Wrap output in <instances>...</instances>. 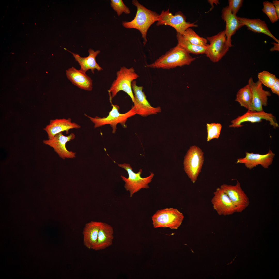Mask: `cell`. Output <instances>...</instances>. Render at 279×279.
<instances>
[{"label":"cell","instance_id":"obj_1","mask_svg":"<svg viewBox=\"0 0 279 279\" xmlns=\"http://www.w3.org/2000/svg\"><path fill=\"white\" fill-rule=\"evenodd\" d=\"M196 59L178 44L154 62L146 66L152 68L169 69L189 65Z\"/></svg>","mask_w":279,"mask_h":279},{"label":"cell","instance_id":"obj_2","mask_svg":"<svg viewBox=\"0 0 279 279\" xmlns=\"http://www.w3.org/2000/svg\"><path fill=\"white\" fill-rule=\"evenodd\" d=\"M132 2L137 8L135 16L130 21H123L122 25L126 28H134L138 30L141 34L144 46L147 41L148 30L152 25L158 20L159 14L147 9L137 0H132Z\"/></svg>","mask_w":279,"mask_h":279},{"label":"cell","instance_id":"obj_3","mask_svg":"<svg viewBox=\"0 0 279 279\" xmlns=\"http://www.w3.org/2000/svg\"><path fill=\"white\" fill-rule=\"evenodd\" d=\"M116 74V79L113 82L108 90L109 93L111 94V100L119 92L123 91L128 95L134 102V98L131 84L133 81L138 77V75L135 72L133 67L128 68L125 66L121 67L117 72Z\"/></svg>","mask_w":279,"mask_h":279},{"label":"cell","instance_id":"obj_4","mask_svg":"<svg viewBox=\"0 0 279 279\" xmlns=\"http://www.w3.org/2000/svg\"><path fill=\"white\" fill-rule=\"evenodd\" d=\"M112 109L106 117L101 118L96 116L92 117L85 114V115L94 124V128L99 127L106 125H110L112 128V133L114 134L116 131L117 125L120 124L124 128H126V122L128 118L135 115L136 113L132 106L131 109L127 112L121 114L119 112V106L111 104Z\"/></svg>","mask_w":279,"mask_h":279},{"label":"cell","instance_id":"obj_5","mask_svg":"<svg viewBox=\"0 0 279 279\" xmlns=\"http://www.w3.org/2000/svg\"><path fill=\"white\" fill-rule=\"evenodd\" d=\"M118 165L126 170L128 173V178L122 175L121 177L125 182L124 187L127 191L129 192L130 197H132L134 194L142 189L149 188L148 184L151 182L154 176L153 173L150 172V175L142 178L141 176L142 172V169H140L139 172L136 173L133 171L132 167L129 164L125 163Z\"/></svg>","mask_w":279,"mask_h":279},{"label":"cell","instance_id":"obj_6","mask_svg":"<svg viewBox=\"0 0 279 279\" xmlns=\"http://www.w3.org/2000/svg\"><path fill=\"white\" fill-rule=\"evenodd\" d=\"M151 218L155 228H169L176 229L180 226L184 216L177 209L170 208L157 211Z\"/></svg>","mask_w":279,"mask_h":279},{"label":"cell","instance_id":"obj_7","mask_svg":"<svg viewBox=\"0 0 279 279\" xmlns=\"http://www.w3.org/2000/svg\"><path fill=\"white\" fill-rule=\"evenodd\" d=\"M204 161L202 150L196 145L190 146L184 157L183 165L185 172L193 183L197 179Z\"/></svg>","mask_w":279,"mask_h":279},{"label":"cell","instance_id":"obj_8","mask_svg":"<svg viewBox=\"0 0 279 279\" xmlns=\"http://www.w3.org/2000/svg\"><path fill=\"white\" fill-rule=\"evenodd\" d=\"M157 22V26L164 25H169L174 28L176 33L182 35L184 34L188 28L198 26L195 22L191 23L187 22L186 17L181 11H178L173 15L170 12L169 9L166 11H162Z\"/></svg>","mask_w":279,"mask_h":279},{"label":"cell","instance_id":"obj_9","mask_svg":"<svg viewBox=\"0 0 279 279\" xmlns=\"http://www.w3.org/2000/svg\"><path fill=\"white\" fill-rule=\"evenodd\" d=\"M207 40L210 44L207 46L205 54L213 62H218L226 55L229 48L227 43L225 30L215 35L207 37Z\"/></svg>","mask_w":279,"mask_h":279},{"label":"cell","instance_id":"obj_10","mask_svg":"<svg viewBox=\"0 0 279 279\" xmlns=\"http://www.w3.org/2000/svg\"><path fill=\"white\" fill-rule=\"evenodd\" d=\"M131 86L134 94V106H133L136 114L146 117L161 112L160 107H153L151 105L146 98L144 92L143 91L142 86H137L135 80L132 82Z\"/></svg>","mask_w":279,"mask_h":279},{"label":"cell","instance_id":"obj_11","mask_svg":"<svg viewBox=\"0 0 279 279\" xmlns=\"http://www.w3.org/2000/svg\"><path fill=\"white\" fill-rule=\"evenodd\" d=\"M264 119L268 121L270 124L274 128L279 127L276 117L272 114L266 112L263 110L257 111L249 110L243 115L239 116L232 120L231 121V124L229 126V127L238 128L242 127L243 125L242 124L244 122H260Z\"/></svg>","mask_w":279,"mask_h":279},{"label":"cell","instance_id":"obj_12","mask_svg":"<svg viewBox=\"0 0 279 279\" xmlns=\"http://www.w3.org/2000/svg\"><path fill=\"white\" fill-rule=\"evenodd\" d=\"M220 188L229 198L236 208V212H242L249 205V198L242 189L238 181L235 185L223 184Z\"/></svg>","mask_w":279,"mask_h":279},{"label":"cell","instance_id":"obj_13","mask_svg":"<svg viewBox=\"0 0 279 279\" xmlns=\"http://www.w3.org/2000/svg\"><path fill=\"white\" fill-rule=\"evenodd\" d=\"M75 137V135L73 133L66 136L61 132L57 134L51 138L44 140L43 142L53 148L55 151L63 159L73 158L75 157V153L67 150L66 145L67 142L74 139Z\"/></svg>","mask_w":279,"mask_h":279},{"label":"cell","instance_id":"obj_14","mask_svg":"<svg viewBox=\"0 0 279 279\" xmlns=\"http://www.w3.org/2000/svg\"><path fill=\"white\" fill-rule=\"evenodd\" d=\"M248 84L251 87L252 92L251 104L249 110L260 111H263V106H266L268 104V97L271 96L270 92L263 89L262 84L259 80L254 81L251 77Z\"/></svg>","mask_w":279,"mask_h":279},{"label":"cell","instance_id":"obj_15","mask_svg":"<svg viewBox=\"0 0 279 279\" xmlns=\"http://www.w3.org/2000/svg\"><path fill=\"white\" fill-rule=\"evenodd\" d=\"M211 200L214 209L220 215L226 216L236 212V208L227 194L220 187L216 189Z\"/></svg>","mask_w":279,"mask_h":279},{"label":"cell","instance_id":"obj_16","mask_svg":"<svg viewBox=\"0 0 279 279\" xmlns=\"http://www.w3.org/2000/svg\"><path fill=\"white\" fill-rule=\"evenodd\" d=\"M245 156L237 159V163L244 164L247 168L251 169L259 165L265 168H268L272 163L275 154L270 149L265 154L253 153H245Z\"/></svg>","mask_w":279,"mask_h":279},{"label":"cell","instance_id":"obj_17","mask_svg":"<svg viewBox=\"0 0 279 279\" xmlns=\"http://www.w3.org/2000/svg\"><path fill=\"white\" fill-rule=\"evenodd\" d=\"M221 17L226 23L225 35L228 45L229 48L233 46L231 44L232 36L244 26L241 23L236 15L231 12L228 6L222 9Z\"/></svg>","mask_w":279,"mask_h":279},{"label":"cell","instance_id":"obj_18","mask_svg":"<svg viewBox=\"0 0 279 279\" xmlns=\"http://www.w3.org/2000/svg\"><path fill=\"white\" fill-rule=\"evenodd\" d=\"M80 125L72 122L70 118L56 119L50 120L49 124L43 129L47 133L49 139L53 137L57 134L63 131L68 132L70 129H79Z\"/></svg>","mask_w":279,"mask_h":279},{"label":"cell","instance_id":"obj_19","mask_svg":"<svg viewBox=\"0 0 279 279\" xmlns=\"http://www.w3.org/2000/svg\"><path fill=\"white\" fill-rule=\"evenodd\" d=\"M66 73L68 79L78 88L86 90H92V80L86 73L72 67L66 70Z\"/></svg>","mask_w":279,"mask_h":279},{"label":"cell","instance_id":"obj_20","mask_svg":"<svg viewBox=\"0 0 279 279\" xmlns=\"http://www.w3.org/2000/svg\"><path fill=\"white\" fill-rule=\"evenodd\" d=\"M65 49L72 53L76 61L78 62L80 66V70L86 73L89 69L92 73H94V71L96 69L98 71L103 70L102 68L97 63L96 58L99 53L100 51L97 50L95 51L90 48L88 50L89 54L86 57H82L78 54L73 53L70 51Z\"/></svg>","mask_w":279,"mask_h":279},{"label":"cell","instance_id":"obj_21","mask_svg":"<svg viewBox=\"0 0 279 279\" xmlns=\"http://www.w3.org/2000/svg\"><path fill=\"white\" fill-rule=\"evenodd\" d=\"M114 230L110 225L103 222L99 230L97 241L92 250L98 251L104 249L112 244Z\"/></svg>","mask_w":279,"mask_h":279},{"label":"cell","instance_id":"obj_22","mask_svg":"<svg viewBox=\"0 0 279 279\" xmlns=\"http://www.w3.org/2000/svg\"><path fill=\"white\" fill-rule=\"evenodd\" d=\"M102 222L91 221L86 223L83 232L84 245L89 249H92L96 245L98 232Z\"/></svg>","mask_w":279,"mask_h":279},{"label":"cell","instance_id":"obj_23","mask_svg":"<svg viewBox=\"0 0 279 279\" xmlns=\"http://www.w3.org/2000/svg\"><path fill=\"white\" fill-rule=\"evenodd\" d=\"M238 18L241 23L244 26H246L249 30L254 33L264 34L273 39L277 43H279V40L272 34L264 21L259 19Z\"/></svg>","mask_w":279,"mask_h":279},{"label":"cell","instance_id":"obj_24","mask_svg":"<svg viewBox=\"0 0 279 279\" xmlns=\"http://www.w3.org/2000/svg\"><path fill=\"white\" fill-rule=\"evenodd\" d=\"M252 99V92L250 85L248 84L240 89L237 92L235 101L241 106L248 110L250 109Z\"/></svg>","mask_w":279,"mask_h":279},{"label":"cell","instance_id":"obj_25","mask_svg":"<svg viewBox=\"0 0 279 279\" xmlns=\"http://www.w3.org/2000/svg\"><path fill=\"white\" fill-rule=\"evenodd\" d=\"M178 44L189 53L196 55L206 53L207 47L193 44L185 39L182 35L176 33Z\"/></svg>","mask_w":279,"mask_h":279},{"label":"cell","instance_id":"obj_26","mask_svg":"<svg viewBox=\"0 0 279 279\" xmlns=\"http://www.w3.org/2000/svg\"><path fill=\"white\" fill-rule=\"evenodd\" d=\"M183 37L192 44L207 47V39L201 37L190 28H188L182 35Z\"/></svg>","mask_w":279,"mask_h":279},{"label":"cell","instance_id":"obj_27","mask_svg":"<svg viewBox=\"0 0 279 279\" xmlns=\"http://www.w3.org/2000/svg\"><path fill=\"white\" fill-rule=\"evenodd\" d=\"M206 126L207 141H210L213 139H218L219 138L222 127L221 124L214 123H207Z\"/></svg>","mask_w":279,"mask_h":279},{"label":"cell","instance_id":"obj_28","mask_svg":"<svg viewBox=\"0 0 279 279\" xmlns=\"http://www.w3.org/2000/svg\"><path fill=\"white\" fill-rule=\"evenodd\" d=\"M258 77L262 84L269 88L272 86L276 78L275 75L266 71L259 73Z\"/></svg>","mask_w":279,"mask_h":279},{"label":"cell","instance_id":"obj_29","mask_svg":"<svg viewBox=\"0 0 279 279\" xmlns=\"http://www.w3.org/2000/svg\"><path fill=\"white\" fill-rule=\"evenodd\" d=\"M263 4V7L262 11L267 16L272 23H274L277 21L279 18L273 3L268 1H265Z\"/></svg>","mask_w":279,"mask_h":279},{"label":"cell","instance_id":"obj_30","mask_svg":"<svg viewBox=\"0 0 279 279\" xmlns=\"http://www.w3.org/2000/svg\"><path fill=\"white\" fill-rule=\"evenodd\" d=\"M110 5L118 15L120 16L123 12L129 14L130 11L128 7L124 4L122 0H111Z\"/></svg>","mask_w":279,"mask_h":279},{"label":"cell","instance_id":"obj_31","mask_svg":"<svg viewBox=\"0 0 279 279\" xmlns=\"http://www.w3.org/2000/svg\"><path fill=\"white\" fill-rule=\"evenodd\" d=\"M243 0H229L228 5L231 12L233 14H236L240 8L242 6Z\"/></svg>","mask_w":279,"mask_h":279},{"label":"cell","instance_id":"obj_32","mask_svg":"<svg viewBox=\"0 0 279 279\" xmlns=\"http://www.w3.org/2000/svg\"><path fill=\"white\" fill-rule=\"evenodd\" d=\"M270 88L273 93L279 96V79H278L276 78L274 84Z\"/></svg>","mask_w":279,"mask_h":279},{"label":"cell","instance_id":"obj_33","mask_svg":"<svg viewBox=\"0 0 279 279\" xmlns=\"http://www.w3.org/2000/svg\"><path fill=\"white\" fill-rule=\"evenodd\" d=\"M272 3L275 7L278 17L279 18V1L273 0Z\"/></svg>","mask_w":279,"mask_h":279},{"label":"cell","instance_id":"obj_34","mask_svg":"<svg viewBox=\"0 0 279 279\" xmlns=\"http://www.w3.org/2000/svg\"><path fill=\"white\" fill-rule=\"evenodd\" d=\"M274 45V46L270 49V50L271 51H279V43H275L273 42L272 43Z\"/></svg>","mask_w":279,"mask_h":279},{"label":"cell","instance_id":"obj_35","mask_svg":"<svg viewBox=\"0 0 279 279\" xmlns=\"http://www.w3.org/2000/svg\"><path fill=\"white\" fill-rule=\"evenodd\" d=\"M208 2L210 3L211 6V7L210 9V11L211 10L213 9V4L214 3L216 5L219 4V1L217 0H208Z\"/></svg>","mask_w":279,"mask_h":279}]
</instances>
